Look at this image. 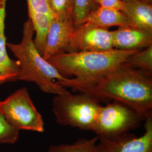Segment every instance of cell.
Wrapping results in <instances>:
<instances>
[{"label":"cell","mask_w":152,"mask_h":152,"mask_svg":"<svg viewBox=\"0 0 152 152\" xmlns=\"http://www.w3.org/2000/svg\"><path fill=\"white\" fill-rule=\"evenodd\" d=\"M114 49L112 32L84 23L75 27L72 33V53L106 51Z\"/></svg>","instance_id":"obj_7"},{"label":"cell","mask_w":152,"mask_h":152,"mask_svg":"<svg viewBox=\"0 0 152 152\" xmlns=\"http://www.w3.org/2000/svg\"><path fill=\"white\" fill-rule=\"evenodd\" d=\"M7 0H0V85L18 81L19 68L16 60L7 54L5 36L6 8Z\"/></svg>","instance_id":"obj_11"},{"label":"cell","mask_w":152,"mask_h":152,"mask_svg":"<svg viewBox=\"0 0 152 152\" xmlns=\"http://www.w3.org/2000/svg\"><path fill=\"white\" fill-rule=\"evenodd\" d=\"M144 120L125 104L113 101L102 106L98 113L94 132L99 137L112 139L137 128Z\"/></svg>","instance_id":"obj_6"},{"label":"cell","mask_w":152,"mask_h":152,"mask_svg":"<svg viewBox=\"0 0 152 152\" xmlns=\"http://www.w3.org/2000/svg\"><path fill=\"white\" fill-rule=\"evenodd\" d=\"M75 92L87 94L99 100L110 99L125 104L144 119L152 114V73L124 63Z\"/></svg>","instance_id":"obj_1"},{"label":"cell","mask_w":152,"mask_h":152,"mask_svg":"<svg viewBox=\"0 0 152 152\" xmlns=\"http://www.w3.org/2000/svg\"><path fill=\"white\" fill-rule=\"evenodd\" d=\"M86 22L108 29L112 27L130 26L127 18L122 11L99 6L88 14L84 23Z\"/></svg>","instance_id":"obj_13"},{"label":"cell","mask_w":152,"mask_h":152,"mask_svg":"<svg viewBox=\"0 0 152 152\" xmlns=\"http://www.w3.org/2000/svg\"><path fill=\"white\" fill-rule=\"evenodd\" d=\"M19 131L11 127L0 113V143L15 144L19 139Z\"/></svg>","instance_id":"obj_19"},{"label":"cell","mask_w":152,"mask_h":152,"mask_svg":"<svg viewBox=\"0 0 152 152\" xmlns=\"http://www.w3.org/2000/svg\"><path fill=\"white\" fill-rule=\"evenodd\" d=\"M101 107L98 99L83 92L56 95L53 102L56 122L81 130L94 131Z\"/></svg>","instance_id":"obj_4"},{"label":"cell","mask_w":152,"mask_h":152,"mask_svg":"<svg viewBox=\"0 0 152 152\" xmlns=\"http://www.w3.org/2000/svg\"><path fill=\"white\" fill-rule=\"evenodd\" d=\"M54 18L60 20H73L75 0H48Z\"/></svg>","instance_id":"obj_17"},{"label":"cell","mask_w":152,"mask_h":152,"mask_svg":"<svg viewBox=\"0 0 152 152\" xmlns=\"http://www.w3.org/2000/svg\"><path fill=\"white\" fill-rule=\"evenodd\" d=\"M139 50L113 49L106 51H80L55 55L48 61L61 74L75 76L61 83L62 87L73 91L86 86L105 76Z\"/></svg>","instance_id":"obj_2"},{"label":"cell","mask_w":152,"mask_h":152,"mask_svg":"<svg viewBox=\"0 0 152 152\" xmlns=\"http://www.w3.org/2000/svg\"><path fill=\"white\" fill-rule=\"evenodd\" d=\"M34 33L32 22L28 18L23 24L21 41L18 44H6L18 62V80L34 82L43 92L55 95L69 93L60 85L68 78L38 52L33 43Z\"/></svg>","instance_id":"obj_3"},{"label":"cell","mask_w":152,"mask_h":152,"mask_svg":"<svg viewBox=\"0 0 152 152\" xmlns=\"http://www.w3.org/2000/svg\"><path fill=\"white\" fill-rule=\"evenodd\" d=\"M94 1L99 6L114 8L122 11L124 9L122 0H94Z\"/></svg>","instance_id":"obj_21"},{"label":"cell","mask_w":152,"mask_h":152,"mask_svg":"<svg viewBox=\"0 0 152 152\" xmlns=\"http://www.w3.org/2000/svg\"><path fill=\"white\" fill-rule=\"evenodd\" d=\"M98 137L80 139L73 144L53 145L46 152H95Z\"/></svg>","instance_id":"obj_15"},{"label":"cell","mask_w":152,"mask_h":152,"mask_svg":"<svg viewBox=\"0 0 152 152\" xmlns=\"http://www.w3.org/2000/svg\"><path fill=\"white\" fill-rule=\"evenodd\" d=\"M124 64L135 69L152 73V45L144 51L140 50L131 55Z\"/></svg>","instance_id":"obj_16"},{"label":"cell","mask_w":152,"mask_h":152,"mask_svg":"<svg viewBox=\"0 0 152 152\" xmlns=\"http://www.w3.org/2000/svg\"><path fill=\"white\" fill-rule=\"evenodd\" d=\"M28 12L29 19L32 22L34 32L36 34L35 38L33 39V43L37 51L42 56L45 49L49 28L54 16L32 12Z\"/></svg>","instance_id":"obj_14"},{"label":"cell","mask_w":152,"mask_h":152,"mask_svg":"<svg viewBox=\"0 0 152 152\" xmlns=\"http://www.w3.org/2000/svg\"><path fill=\"white\" fill-rule=\"evenodd\" d=\"M27 2L28 12L48 14L53 16L49 6L48 0H27Z\"/></svg>","instance_id":"obj_20"},{"label":"cell","mask_w":152,"mask_h":152,"mask_svg":"<svg viewBox=\"0 0 152 152\" xmlns=\"http://www.w3.org/2000/svg\"><path fill=\"white\" fill-rule=\"evenodd\" d=\"M142 136L125 134L112 139L98 137L95 152H152V114L145 118Z\"/></svg>","instance_id":"obj_8"},{"label":"cell","mask_w":152,"mask_h":152,"mask_svg":"<svg viewBox=\"0 0 152 152\" xmlns=\"http://www.w3.org/2000/svg\"><path fill=\"white\" fill-rule=\"evenodd\" d=\"M73 28V20H60L53 18L42 55L45 59L48 60L55 55L72 53Z\"/></svg>","instance_id":"obj_9"},{"label":"cell","mask_w":152,"mask_h":152,"mask_svg":"<svg viewBox=\"0 0 152 152\" xmlns=\"http://www.w3.org/2000/svg\"><path fill=\"white\" fill-rule=\"evenodd\" d=\"M0 113L6 122L18 130L44 131V120L32 102L26 87L0 100Z\"/></svg>","instance_id":"obj_5"},{"label":"cell","mask_w":152,"mask_h":152,"mask_svg":"<svg viewBox=\"0 0 152 152\" xmlns=\"http://www.w3.org/2000/svg\"><path fill=\"white\" fill-rule=\"evenodd\" d=\"M98 6L94 0H75L73 16L74 26L84 23L88 14Z\"/></svg>","instance_id":"obj_18"},{"label":"cell","mask_w":152,"mask_h":152,"mask_svg":"<svg viewBox=\"0 0 152 152\" xmlns=\"http://www.w3.org/2000/svg\"><path fill=\"white\" fill-rule=\"evenodd\" d=\"M112 32L114 49L139 50L152 45V32L130 26L120 27Z\"/></svg>","instance_id":"obj_10"},{"label":"cell","mask_w":152,"mask_h":152,"mask_svg":"<svg viewBox=\"0 0 152 152\" xmlns=\"http://www.w3.org/2000/svg\"><path fill=\"white\" fill-rule=\"evenodd\" d=\"M142 1H145V2H149V3H152V0H142Z\"/></svg>","instance_id":"obj_22"},{"label":"cell","mask_w":152,"mask_h":152,"mask_svg":"<svg viewBox=\"0 0 152 152\" xmlns=\"http://www.w3.org/2000/svg\"><path fill=\"white\" fill-rule=\"evenodd\" d=\"M122 12L130 26L152 32V3L142 0H122Z\"/></svg>","instance_id":"obj_12"}]
</instances>
